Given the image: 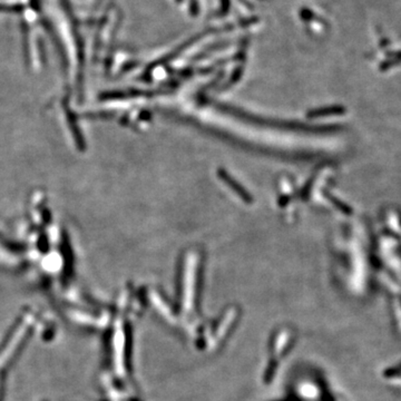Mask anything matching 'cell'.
Here are the masks:
<instances>
[{
  "label": "cell",
  "instance_id": "cell-6",
  "mask_svg": "<svg viewBox=\"0 0 401 401\" xmlns=\"http://www.w3.org/2000/svg\"><path fill=\"white\" fill-rule=\"evenodd\" d=\"M175 2H176V3H179V4H181V3H182V2H183V0H175Z\"/></svg>",
  "mask_w": 401,
  "mask_h": 401
},
{
  "label": "cell",
  "instance_id": "cell-2",
  "mask_svg": "<svg viewBox=\"0 0 401 401\" xmlns=\"http://www.w3.org/2000/svg\"><path fill=\"white\" fill-rule=\"evenodd\" d=\"M230 7H231V2H230V0H221V6H219L218 10L215 14H213V18L214 17H215V18L225 17V16H227L228 13H229Z\"/></svg>",
  "mask_w": 401,
  "mask_h": 401
},
{
  "label": "cell",
  "instance_id": "cell-1",
  "mask_svg": "<svg viewBox=\"0 0 401 401\" xmlns=\"http://www.w3.org/2000/svg\"><path fill=\"white\" fill-rule=\"evenodd\" d=\"M380 376L382 381L388 386L401 389V357L383 367Z\"/></svg>",
  "mask_w": 401,
  "mask_h": 401
},
{
  "label": "cell",
  "instance_id": "cell-5",
  "mask_svg": "<svg viewBox=\"0 0 401 401\" xmlns=\"http://www.w3.org/2000/svg\"><path fill=\"white\" fill-rule=\"evenodd\" d=\"M240 3H242V5H244V6L248 8V9H250V10H253V8H254V6L253 5H252L249 0H239Z\"/></svg>",
  "mask_w": 401,
  "mask_h": 401
},
{
  "label": "cell",
  "instance_id": "cell-4",
  "mask_svg": "<svg viewBox=\"0 0 401 401\" xmlns=\"http://www.w3.org/2000/svg\"><path fill=\"white\" fill-rule=\"evenodd\" d=\"M190 14L195 17L200 14L199 0H190Z\"/></svg>",
  "mask_w": 401,
  "mask_h": 401
},
{
  "label": "cell",
  "instance_id": "cell-3",
  "mask_svg": "<svg viewBox=\"0 0 401 401\" xmlns=\"http://www.w3.org/2000/svg\"><path fill=\"white\" fill-rule=\"evenodd\" d=\"M24 8H25L24 5H13V6L0 5V12H5V13H19Z\"/></svg>",
  "mask_w": 401,
  "mask_h": 401
}]
</instances>
